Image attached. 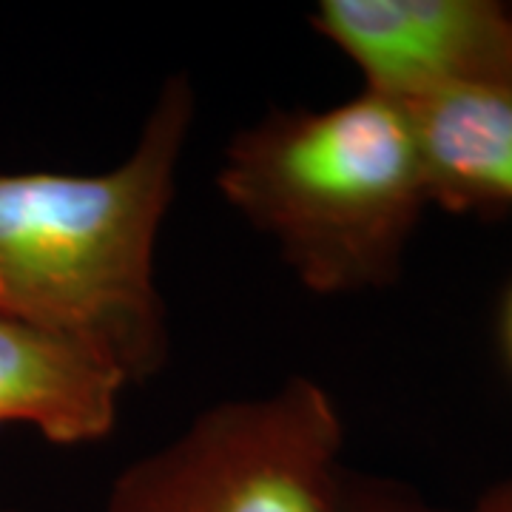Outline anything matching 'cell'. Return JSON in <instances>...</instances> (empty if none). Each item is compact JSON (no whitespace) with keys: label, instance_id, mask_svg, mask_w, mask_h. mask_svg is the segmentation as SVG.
Instances as JSON below:
<instances>
[{"label":"cell","instance_id":"cell-1","mask_svg":"<svg viewBox=\"0 0 512 512\" xmlns=\"http://www.w3.org/2000/svg\"><path fill=\"white\" fill-rule=\"evenodd\" d=\"M197 97L165 77L126 160L97 174H0V313L89 339L143 384L171 353L154 251Z\"/></svg>","mask_w":512,"mask_h":512},{"label":"cell","instance_id":"cell-2","mask_svg":"<svg viewBox=\"0 0 512 512\" xmlns=\"http://www.w3.org/2000/svg\"><path fill=\"white\" fill-rule=\"evenodd\" d=\"M217 188L316 296L393 285L430 208L410 114L367 89L330 109H271L239 128Z\"/></svg>","mask_w":512,"mask_h":512},{"label":"cell","instance_id":"cell-3","mask_svg":"<svg viewBox=\"0 0 512 512\" xmlns=\"http://www.w3.org/2000/svg\"><path fill=\"white\" fill-rule=\"evenodd\" d=\"M342 444L328 390L293 376L202 410L114 478L103 512H333Z\"/></svg>","mask_w":512,"mask_h":512},{"label":"cell","instance_id":"cell-4","mask_svg":"<svg viewBox=\"0 0 512 512\" xmlns=\"http://www.w3.org/2000/svg\"><path fill=\"white\" fill-rule=\"evenodd\" d=\"M308 23L399 103L512 86V0H319Z\"/></svg>","mask_w":512,"mask_h":512},{"label":"cell","instance_id":"cell-5","mask_svg":"<svg viewBox=\"0 0 512 512\" xmlns=\"http://www.w3.org/2000/svg\"><path fill=\"white\" fill-rule=\"evenodd\" d=\"M128 376L69 330L0 313V427L29 424L49 444L109 439Z\"/></svg>","mask_w":512,"mask_h":512},{"label":"cell","instance_id":"cell-6","mask_svg":"<svg viewBox=\"0 0 512 512\" xmlns=\"http://www.w3.org/2000/svg\"><path fill=\"white\" fill-rule=\"evenodd\" d=\"M402 106L430 205L484 220L512 217V86L430 94Z\"/></svg>","mask_w":512,"mask_h":512},{"label":"cell","instance_id":"cell-7","mask_svg":"<svg viewBox=\"0 0 512 512\" xmlns=\"http://www.w3.org/2000/svg\"><path fill=\"white\" fill-rule=\"evenodd\" d=\"M333 512H450L439 510L433 504H427L410 490H402L399 484H390L382 478L353 476L345 470L339 495Z\"/></svg>","mask_w":512,"mask_h":512},{"label":"cell","instance_id":"cell-8","mask_svg":"<svg viewBox=\"0 0 512 512\" xmlns=\"http://www.w3.org/2000/svg\"><path fill=\"white\" fill-rule=\"evenodd\" d=\"M467 512H512V478L495 484L493 490H487L476 501V507Z\"/></svg>","mask_w":512,"mask_h":512},{"label":"cell","instance_id":"cell-9","mask_svg":"<svg viewBox=\"0 0 512 512\" xmlns=\"http://www.w3.org/2000/svg\"><path fill=\"white\" fill-rule=\"evenodd\" d=\"M504 339H507V350L512 359V291L507 296V308H504Z\"/></svg>","mask_w":512,"mask_h":512},{"label":"cell","instance_id":"cell-10","mask_svg":"<svg viewBox=\"0 0 512 512\" xmlns=\"http://www.w3.org/2000/svg\"><path fill=\"white\" fill-rule=\"evenodd\" d=\"M0 512H20V510H3V507H0Z\"/></svg>","mask_w":512,"mask_h":512}]
</instances>
